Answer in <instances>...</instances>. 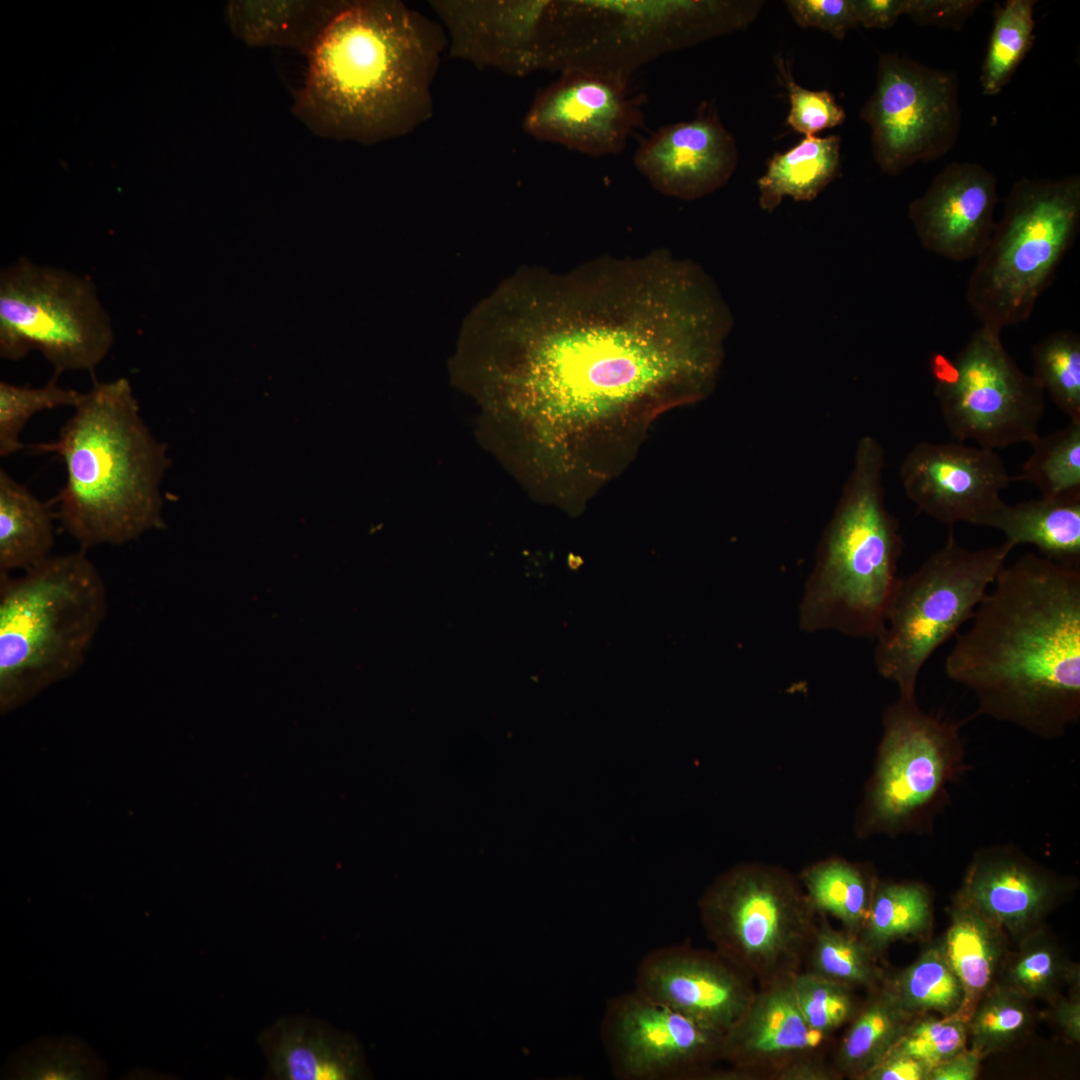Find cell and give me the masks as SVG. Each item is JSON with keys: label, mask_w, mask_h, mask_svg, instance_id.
<instances>
[{"label": "cell", "mask_w": 1080, "mask_h": 1080, "mask_svg": "<svg viewBox=\"0 0 1080 1080\" xmlns=\"http://www.w3.org/2000/svg\"><path fill=\"white\" fill-rule=\"evenodd\" d=\"M506 387L549 426L566 481L596 491L660 413L713 389L732 327L717 286L666 250L523 269L469 317Z\"/></svg>", "instance_id": "6da1fadb"}, {"label": "cell", "mask_w": 1080, "mask_h": 1080, "mask_svg": "<svg viewBox=\"0 0 1080 1080\" xmlns=\"http://www.w3.org/2000/svg\"><path fill=\"white\" fill-rule=\"evenodd\" d=\"M957 633L946 675L979 712L1038 736L1080 716V567L1029 553L1004 566Z\"/></svg>", "instance_id": "7a4b0ae2"}, {"label": "cell", "mask_w": 1080, "mask_h": 1080, "mask_svg": "<svg viewBox=\"0 0 1080 1080\" xmlns=\"http://www.w3.org/2000/svg\"><path fill=\"white\" fill-rule=\"evenodd\" d=\"M444 28L399 0H344L308 59L293 114L315 134L372 145L414 132L434 111Z\"/></svg>", "instance_id": "3957f363"}, {"label": "cell", "mask_w": 1080, "mask_h": 1080, "mask_svg": "<svg viewBox=\"0 0 1080 1080\" xmlns=\"http://www.w3.org/2000/svg\"><path fill=\"white\" fill-rule=\"evenodd\" d=\"M31 448L62 459L66 480L55 499L57 516L82 550L126 544L163 527L167 450L126 377L95 380L56 440Z\"/></svg>", "instance_id": "277c9868"}, {"label": "cell", "mask_w": 1080, "mask_h": 1080, "mask_svg": "<svg viewBox=\"0 0 1080 1080\" xmlns=\"http://www.w3.org/2000/svg\"><path fill=\"white\" fill-rule=\"evenodd\" d=\"M884 466L880 442L861 437L804 586L798 623L805 632L876 638L883 627L903 550L898 520L885 503Z\"/></svg>", "instance_id": "5b68a950"}, {"label": "cell", "mask_w": 1080, "mask_h": 1080, "mask_svg": "<svg viewBox=\"0 0 1080 1080\" xmlns=\"http://www.w3.org/2000/svg\"><path fill=\"white\" fill-rule=\"evenodd\" d=\"M107 610L105 582L84 550L51 555L19 577L0 573L3 708L76 672Z\"/></svg>", "instance_id": "8992f818"}, {"label": "cell", "mask_w": 1080, "mask_h": 1080, "mask_svg": "<svg viewBox=\"0 0 1080 1080\" xmlns=\"http://www.w3.org/2000/svg\"><path fill=\"white\" fill-rule=\"evenodd\" d=\"M1080 229V176L1022 178L969 276L966 301L980 324L1027 321Z\"/></svg>", "instance_id": "52a82bcc"}, {"label": "cell", "mask_w": 1080, "mask_h": 1080, "mask_svg": "<svg viewBox=\"0 0 1080 1080\" xmlns=\"http://www.w3.org/2000/svg\"><path fill=\"white\" fill-rule=\"evenodd\" d=\"M1013 548L1004 541L972 550L951 529L939 549L898 578L875 638L874 664L882 677L896 683L899 697H916L921 669L971 620Z\"/></svg>", "instance_id": "ba28073f"}, {"label": "cell", "mask_w": 1080, "mask_h": 1080, "mask_svg": "<svg viewBox=\"0 0 1080 1080\" xmlns=\"http://www.w3.org/2000/svg\"><path fill=\"white\" fill-rule=\"evenodd\" d=\"M698 907L714 949L758 986L800 972L817 913L786 873L760 865L734 867L707 888Z\"/></svg>", "instance_id": "9c48e42d"}, {"label": "cell", "mask_w": 1080, "mask_h": 1080, "mask_svg": "<svg viewBox=\"0 0 1080 1080\" xmlns=\"http://www.w3.org/2000/svg\"><path fill=\"white\" fill-rule=\"evenodd\" d=\"M114 342L93 281L26 257L0 271V356L39 351L57 373L92 370Z\"/></svg>", "instance_id": "30bf717a"}, {"label": "cell", "mask_w": 1080, "mask_h": 1080, "mask_svg": "<svg viewBox=\"0 0 1080 1080\" xmlns=\"http://www.w3.org/2000/svg\"><path fill=\"white\" fill-rule=\"evenodd\" d=\"M1001 332L980 325L954 358L934 353L929 362L950 434L995 451L1032 443L1045 410L1043 389L1009 355Z\"/></svg>", "instance_id": "8fae6325"}, {"label": "cell", "mask_w": 1080, "mask_h": 1080, "mask_svg": "<svg viewBox=\"0 0 1080 1080\" xmlns=\"http://www.w3.org/2000/svg\"><path fill=\"white\" fill-rule=\"evenodd\" d=\"M732 1H566L567 69L626 75L661 53L737 29Z\"/></svg>", "instance_id": "7c38bea8"}, {"label": "cell", "mask_w": 1080, "mask_h": 1080, "mask_svg": "<svg viewBox=\"0 0 1080 1080\" xmlns=\"http://www.w3.org/2000/svg\"><path fill=\"white\" fill-rule=\"evenodd\" d=\"M958 88L953 71L895 53L880 55L875 89L860 118L870 127L873 156L883 173L898 175L952 149L961 122Z\"/></svg>", "instance_id": "4fadbf2b"}, {"label": "cell", "mask_w": 1080, "mask_h": 1080, "mask_svg": "<svg viewBox=\"0 0 1080 1080\" xmlns=\"http://www.w3.org/2000/svg\"><path fill=\"white\" fill-rule=\"evenodd\" d=\"M449 58L525 76L562 70V1L432 0Z\"/></svg>", "instance_id": "5bb4252c"}, {"label": "cell", "mask_w": 1080, "mask_h": 1080, "mask_svg": "<svg viewBox=\"0 0 1080 1080\" xmlns=\"http://www.w3.org/2000/svg\"><path fill=\"white\" fill-rule=\"evenodd\" d=\"M600 1038L619 1080H706L723 1035L635 989L608 999Z\"/></svg>", "instance_id": "9a60e30c"}, {"label": "cell", "mask_w": 1080, "mask_h": 1080, "mask_svg": "<svg viewBox=\"0 0 1080 1080\" xmlns=\"http://www.w3.org/2000/svg\"><path fill=\"white\" fill-rule=\"evenodd\" d=\"M883 723L870 810L877 826L893 828L940 799L959 769L962 746L958 727L924 712L916 697H899Z\"/></svg>", "instance_id": "2e32d148"}, {"label": "cell", "mask_w": 1080, "mask_h": 1080, "mask_svg": "<svg viewBox=\"0 0 1080 1080\" xmlns=\"http://www.w3.org/2000/svg\"><path fill=\"white\" fill-rule=\"evenodd\" d=\"M621 72L573 67L539 90L522 121L525 133L591 156L615 155L643 119L642 98Z\"/></svg>", "instance_id": "e0dca14e"}, {"label": "cell", "mask_w": 1080, "mask_h": 1080, "mask_svg": "<svg viewBox=\"0 0 1080 1080\" xmlns=\"http://www.w3.org/2000/svg\"><path fill=\"white\" fill-rule=\"evenodd\" d=\"M899 478L907 498L930 518L949 527L965 522L990 528L1013 480L995 450L959 441L916 443Z\"/></svg>", "instance_id": "ac0fdd59"}, {"label": "cell", "mask_w": 1080, "mask_h": 1080, "mask_svg": "<svg viewBox=\"0 0 1080 1080\" xmlns=\"http://www.w3.org/2000/svg\"><path fill=\"white\" fill-rule=\"evenodd\" d=\"M634 989L724 1036L753 1000L755 981L717 950L670 945L637 965Z\"/></svg>", "instance_id": "d6986e66"}, {"label": "cell", "mask_w": 1080, "mask_h": 1080, "mask_svg": "<svg viewBox=\"0 0 1080 1080\" xmlns=\"http://www.w3.org/2000/svg\"><path fill=\"white\" fill-rule=\"evenodd\" d=\"M997 184L978 163L946 165L908 207L923 248L953 262L976 259L996 226Z\"/></svg>", "instance_id": "ffe728a7"}, {"label": "cell", "mask_w": 1080, "mask_h": 1080, "mask_svg": "<svg viewBox=\"0 0 1080 1080\" xmlns=\"http://www.w3.org/2000/svg\"><path fill=\"white\" fill-rule=\"evenodd\" d=\"M633 162L660 193L694 200L730 179L738 164V148L715 107L703 103L692 120L662 126L643 139Z\"/></svg>", "instance_id": "44dd1931"}, {"label": "cell", "mask_w": 1080, "mask_h": 1080, "mask_svg": "<svg viewBox=\"0 0 1080 1080\" xmlns=\"http://www.w3.org/2000/svg\"><path fill=\"white\" fill-rule=\"evenodd\" d=\"M791 979L757 988L745 1013L723 1036L722 1061L730 1068L718 1070L717 1080H772L780 1068L825 1044L828 1035L804 1020Z\"/></svg>", "instance_id": "7402d4cb"}, {"label": "cell", "mask_w": 1080, "mask_h": 1080, "mask_svg": "<svg viewBox=\"0 0 1080 1080\" xmlns=\"http://www.w3.org/2000/svg\"><path fill=\"white\" fill-rule=\"evenodd\" d=\"M258 1039L271 1079L354 1080L368 1075L357 1040L313 1018H281Z\"/></svg>", "instance_id": "603a6c76"}, {"label": "cell", "mask_w": 1080, "mask_h": 1080, "mask_svg": "<svg viewBox=\"0 0 1080 1080\" xmlns=\"http://www.w3.org/2000/svg\"><path fill=\"white\" fill-rule=\"evenodd\" d=\"M1057 892L1053 881L1036 868L999 856L977 860L957 896L1003 930L1024 936L1036 929Z\"/></svg>", "instance_id": "cb8c5ba5"}, {"label": "cell", "mask_w": 1080, "mask_h": 1080, "mask_svg": "<svg viewBox=\"0 0 1080 1080\" xmlns=\"http://www.w3.org/2000/svg\"><path fill=\"white\" fill-rule=\"evenodd\" d=\"M344 0H232L233 35L249 47H287L308 57Z\"/></svg>", "instance_id": "d4e9b609"}, {"label": "cell", "mask_w": 1080, "mask_h": 1080, "mask_svg": "<svg viewBox=\"0 0 1080 1080\" xmlns=\"http://www.w3.org/2000/svg\"><path fill=\"white\" fill-rule=\"evenodd\" d=\"M1004 930L956 896L950 925L940 946L958 977L964 1002L957 1014L966 1021L983 995L997 982L1005 959Z\"/></svg>", "instance_id": "484cf974"}, {"label": "cell", "mask_w": 1080, "mask_h": 1080, "mask_svg": "<svg viewBox=\"0 0 1080 1080\" xmlns=\"http://www.w3.org/2000/svg\"><path fill=\"white\" fill-rule=\"evenodd\" d=\"M993 528L1013 547L1032 545L1045 558L1080 567V494L1006 503Z\"/></svg>", "instance_id": "4316f807"}, {"label": "cell", "mask_w": 1080, "mask_h": 1080, "mask_svg": "<svg viewBox=\"0 0 1080 1080\" xmlns=\"http://www.w3.org/2000/svg\"><path fill=\"white\" fill-rule=\"evenodd\" d=\"M839 135L806 136L784 153H776L758 179L759 205L772 213L784 197L811 201L835 178L840 166Z\"/></svg>", "instance_id": "83f0119b"}, {"label": "cell", "mask_w": 1080, "mask_h": 1080, "mask_svg": "<svg viewBox=\"0 0 1080 1080\" xmlns=\"http://www.w3.org/2000/svg\"><path fill=\"white\" fill-rule=\"evenodd\" d=\"M55 533L49 507L0 469V573L26 571L51 556Z\"/></svg>", "instance_id": "f1b7e54d"}, {"label": "cell", "mask_w": 1080, "mask_h": 1080, "mask_svg": "<svg viewBox=\"0 0 1080 1080\" xmlns=\"http://www.w3.org/2000/svg\"><path fill=\"white\" fill-rule=\"evenodd\" d=\"M911 1019L885 980L872 989L836 1052L833 1066L839 1076L862 1079L892 1049Z\"/></svg>", "instance_id": "f546056e"}, {"label": "cell", "mask_w": 1080, "mask_h": 1080, "mask_svg": "<svg viewBox=\"0 0 1080 1080\" xmlns=\"http://www.w3.org/2000/svg\"><path fill=\"white\" fill-rule=\"evenodd\" d=\"M885 981L912 1018L931 1012L957 1015L964 1002L963 987L940 944L926 949L911 965Z\"/></svg>", "instance_id": "4dcf8cb0"}, {"label": "cell", "mask_w": 1080, "mask_h": 1080, "mask_svg": "<svg viewBox=\"0 0 1080 1080\" xmlns=\"http://www.w3.org/2000/svg\"><path fill=\"white\" fill-rule=\"evenodd\" d=\"M927 891L915 883L880 885L872 894L860 939L876 956L892 942L922 933L929 925Z\"/></svg>", "instance_id": "1f68e13d"}, {"label": "cell", "mask_w": 1080, "mask_h": 1080, "mask_svg": "<svg viewBox=\"0 0 1080 1080\" xmlns=\"http://www.w3.org/2000/svg\"><path fill=\"white\" fill-rule=\"evenodd\" d=\"M1035 0H1007L998 6L980 73L983 94H999L1034 40Z\"/></svg>", "instance_id": "d6a6232c"}, {"label": "cell", "mask_w": 1080, "mask_h": 1080, "mask_svg": "<svg viewBox=\"0 0 1080 1080\" xmlns=\"http://www.w3.org/2000/svg\"><path fill=\"white\" fill-rule=\"evenodd\" d=\"M806 897L818 914L835 917L844 930L859 935L872 894L861 872L841 860L819 863L803 874Z\"/></svg>", "instance_id": "836d02e7"}, {"label": "cell", "mask_w": 1080, "mask_h": 1080, "mask_svg": "<svg viewBox=\"0 0 1080 1080\" xmlns=\"http://www.w3.org/2000/svg\"><path fill=\"white\" fill-rule=\"evenodd\" d=\"M875 958L858 935L837 930L822 917L806 956L807 971L851 988L872 990L884 981Z\"/></svg>", "instance_id": "e575fe53"}, {"label": "cell", "mask_w": 1080, "mask_h": 1080, "mask_svg": "<svg viewBox=\"0 0 1080 1080\" xmlns=\"http://www.w3.org/2000/svg\"><path fill=\"white\" fill-rule=\"evenodd\" d=\"M1029 445L1032 452L1019 479L1036 487L1042 497L1080 494V421L1040 434Z\"/></svg>", "instance_id": "d590c367"}, {"label": "cell", "mask_w": 1080, "mask_h": 1080, "mask_svg": "<svg viewBox=\"0 0 1080 1080\" xmlns=\"http://www.w3.org/2000/svg\"><path fill=\"white\" fill-rule=\"evenodd\" d=\"M1000 972V984L1028 999H1052L1064 983L1076 980V971L1060 949L1036 929L1024 935L1019 950L1004 959Z\"/></svg>", "instance_id": "8d00e7d4"}, {"label": "cell", "mask_w": 1080, "mask_h": 1080, "mask_svg": "<svg viewBox=\"0 0 1080 1080\" xmlns=\"http://www.w3.org/2000/svg\"><path fill=\"white\" fill-rule=\"evenodd\" d=\"M1032 376L1069 419L1080 421V336L1053 332L1032 348Z\"/></svg>", "instance_id": "74e56055"}, {"label": "cell", "mask_w": 1080, "mask_h": 1080, "mask_svg": "<svg viewBox=\"0 0 1080 1080\" xmlns=\"http://www.w3.org/2000/svg\"><path fill=\"white\" fill-rule=\"evenodd\" d=\"M1031 1021L1029 999L996 983L978 1001L967 1020L971 1049L981 1058L1004 1049L1026 1033Z\"/></svg>", "instance_id": "f35d334b"}, {"label": "cell", "mask_w": 1080, "mask_h": 1080, "mask_svg": "<svg viewBox=\"0 0 1080 1080\" xmlns=\"http://www.w3.org/2000/svg\"><path fill=\"white\" fill-rule=\"evenodd\" d=\"M83 393L61 387L56 378L41 387L0 382V456H10L24 448L21 433L37 413L62 406L73 408Z\"/></svg>", "instance_id": "ab89813d"}, {"label": "cell", "mask_w": 1080, "mask_h": 1080, "mask_svg": "<svg viewBox=\"0 0 1080 1080\" xmlns=\"http://www.w3.org/2000/svg\"><path fill=\"white\" fill-rule=\"evenodd\" d=\"M798 1008L810 1028L830 1035L850 1022L858 1011L852 988L817 976L799 972L791 979Z\"/></svg>", "instance_id": "60d3db41"}, {"label": "cell", "mask_w": 1080, "mask_h": 1080, "mask_svg": "<svg viewBox=\"0 0 1080 1080\" xmlns=\"http://www.w3.org/2000/svg\"><path fill=\"white\" fill-rule=\"evenodd\" d=\"M967 1021L958 1015L911 1019L891 1050L927 1063L931 1068L966 1048Z\"/></svg>", "instance_id": "b9f144b4"}, {"label": "cell", "mask_w": 1080, "mask_h": 1080, "mask_svg": "<svg viewBox=\"0 0 1080 1080\" xmlns=\"http://www.w3.org/2000/svg\"><path fill=\"white\" fill-rule=\"evenodd\" d=\"M788 91L790 111L787 124L806 136L834 128L844 122L846 113L827 90H809L798 85L780 65Z\"/></svg>", "instance_id": "7bdbcfd3"}, {"label": "cell", "mask_w": 1080, "mask_h": 1080, "mask_svg": "<svg viewBox=\"0 0 1080 1080\" xmlns=\"http://www.w3.org/2000/svg\"><path fill=\"white\" fill-rule=\"evenodd\" d=\"M785 5L801 27L818 28L837 39L859 25L853 0H787Z\"/></svg>", "instance_id": "ee69618b"}, {"label": "cell", "mask_w": 1080, "mask_h": 1080, "mask_svg": "<svg viewBox=\"0 0 1080 1080\" xmlns=\"http://www.w3.org/2000/svg\"><path fill=\"white\" fill-rule=\"evenodd\" d=\"M981 3L979 0H906L905 15L919 25L959 29Z\"/></svg>", "instance_id": "f6af8a7d"}, {"label": "cell", "mask_w": 1080, "mask_h": 1080, "mask_svg": "<svg viewBox=\"0 0 1080 1080\" xmlns=\"http://www.w3.org/2000/svg\"><path fill=\"white\" fill-rule=\"evenodd\" d=\"M924 1061L890 1050L864 1076L863 1080H929L931 1071Z\"/></svg>", "instance_id": "bcb514c9"}, {"label": "cell", "mask_w": 1080, "mask_h": 1080, "mask_svg": "<svg viewBox=\"0 0 1080 1080\" xmlns=\"http://www.w3.org/2000/svg\"><path fill=\"white\" fill-rule=\"evenodd\" d=\"M858 24L866 28H891L905 15L906 0H853Z\"/></svg>", "instance_id": "7dc6e473"}, {"label": "cell", "mask_w": 1080, "mask_h": 1080, "mask_svg": "<svg viewBox=\"0 0 1080 1080\" xmlns=\"http://www.w3.org/2000/svg\"><path fill=\"white\" fill-rule=\"evenodd\" d=\"M841 1078L834 1066L828 1065L817 1052L790 1062L780 1068L772 1080H836Z\"/></svg>", "instance_id": "c3c4849f"}, {"label": "cell", "mask_w": 1080, "mask_h": 1080, "mask_svg": "<svg viewBox=\"0 0 1080 1080\" xmlns=\"http://www.w3.org/2000/svg\"><path fill=\"white\" fill-rule=\"evenodd\" d=\"M981 1059L971 1048H965L934 1066L929 1080H973L978 1075Z\"/></svg>", "instance_id": "681fc988"}, {"label": "cell", "mask_w": 1080, "mask_h": 1080, "mask_svg": "<svg viewBox=\"0 0 1080 1080\" xmlns=\"http://www.w3.org/2000/svg\"><path fill=\"white\" fill-rule=\"evenodd\" d=\"M1054 1020L1067 1038L1074 1042L1080 1040V1001L1077 995L1060 1001L1053 1012Z\"/></svg>", "instance_id": "f907efd6"}]
</instances>
